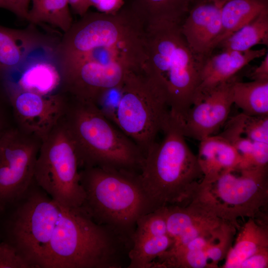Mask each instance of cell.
I'll list each match as a JSON object with an SVG mask.
<instances>
[{"label":"cell","mask_w":268,"mask_h":268,"mask_svg":"<svg viewBox=\"0 0 268 268\" xmlns=\"http://www.w3.org/2000/svg\"><path fill=\"white\" fill-rule=\"evenodd\" d=\"M133 239L61 206L43 268H128Z\"/></svg>","instance_id":"cell-1"},{"label":"cell","mask_w":268,"mask_h":268,"mask_svg":"<svg viewBox=\"0 0 268 268\" xmlns=\"http://www.w3.org/2000/svg\"><path fill=\"white\" fill-rule=\"evenodd\" d=\"M181 24L159 22L146 25L143 72L165 95L170 116L180 121L193 103L201 65L190 50Z\"/></svg>","instance_id":"cell-2"},{"label":"cell","mask_w":268,"mask_h":268,"mask_svg":"<svg viewBox=\"0 0 268 268\" xmlns=\"http://www.w3.org/2000/svg\"><path fill=\"white\" fill-rule=\"evenodd\" d=\"M163 138L146 152L139 179L153 210L187 204L203 178L197 156L171 116Z\"/></svg>","instance_id":"cell-3"},{"label":"cell","mask_w":268,"mask_h":268,"mask_svg":"<svg viewBox=\"0 0 268 268\" xmlns=\"http://www.w3.org/2000/svg\"><path fill=\"white\" fill-rule=\"evenodd\" d=\"M64 120L80 169L99 167L140 174L144 154L96 104L69 96Z\"/></svg>","instance_id":"cell-4"},{"label":"cell","mask_w":268,"mask_h":268,"mask_svg":"<svg viewBox=\"0 0 268 268\" xmlns=\"http://www.w3.org/2000/svg\"><path fill=\"white\" fill-rule=\"evenodd\" d=\"M85 199L81 208L98 224L133 239L138 219L154 211L139 174L99 167L79 170Z\"/></svg>","instance_id":"cell-5"},{"label":"cell","mask_w":268,"mask_h":268,"mask_svg":"<svg viewBox=\"0 0 268 268\" xmlns=\"http://www.w3.org/2000/svg\"><path fill=\"white\" fill-rule=\"evenodd\" d=\"M112 99L101 110L145 156L170 118L165 95L141 70L128 73Z\"/></svg>","instance_id":"cell-6"},{"label":"cell","mask_w":268,"mask_h":268,"mask_svg":"<svg viewBox=\"0 0 268 268\" xmlns=\"http://www.w3.org/2000/svg\"><path fill=\"white\" fill-rule=\"evenodd\" d=\"M145 31L130 4L112 14L88 11L64 33L53 54L66 56L103 47L145 55Z\"/></svg>","instance_id":"cell-7"},{"label":"cell","mask_w":268,"mask_h":268,"mask_svg":"<svg viewBox=\"0 0 268 268\" xmlns=\"http://www.w3.org/2000/svg\"><path fill=\"white\" fill-rule=\"evenodd\" d=\"M6 208L11 211L2 223L0 240L14 248L32 268H43L61 206L34 180L25 196Z\"/></svg>","instance_id":"cell-8"},{"label":"cell","mask_w":268,"mask_h":268,"mask_svg":"<svg viewBox=\"0 0 268 268\" xmlns=\"http://www.w3.org/2000/svg\"><path fill=\"white\" fill-rule=\"evenodd\" d=\"M79 170L76 148L63 117L42 141L34 180L62 207L80 208L85 194Z\"/></svg>","instance_id":"cell-9"},{"label":"cell","mask_w":268,"mask_h":268,"mask_svg":"<svg viewBox=\"0 0 268 268\" xmlns=\"http://www.w3.org/2000/svg\"><path fill=\"white\" fill-rule=\"evenodd\" d=\"M197 196L237 229L239 217H256L268 202V167L226 172L214 181H201Z\"/></svg>","instance_id":"cell-10"},{"label":"cell","mask_w":268,"mask_h":268,"mask_svg":"<svg viewBox=\"0 0 268 268\" xmlns=\"http://www.w3.org/2000/svg\"><path fill=\"white\" fill-rule=\"evenodd\" d=\"M41 143L16 126L0 140V212L19 201L31 186Z\"/></svg>","instance_id":"cell-11"},{"label":"cell","mask_w":268,"mask_h":268,"mask_svg":"<svg viewBox=\"0 0 268 268\" xmlns=\"http://www.w3.org/2000/svg\"><path fill=\"white\" fill-rule=\"evenodd\" d=\"M0 89L7 99L15 126L41 140L64 117L68 101L64 92L43 95L5 85Z\"/></svg>","instance_id":"cell-12"},{"label":"cell","mask_w":268,"mask_h":268,"mask_svg":"<svg viewBox=\"0 0 268 268\" xmlns=\"http://www.w3.org/2000/svg\"><path fill=\"white\" fill-rule=\"evenodd\" d=\"M164 208L167 233L174 241L169 249L184 246L198 238L219 237L234 225L220 217L196 193L187 204Z\"/></svg>","instance_id":"cell-13"},{"label":"cell","mask_w":268,"mask_h":268,"mask_svg":"<svg viewBox=\"0 0 268 268\" xmlns=\"http://www.w3.org/2000/svg\"><path fill=\"white\" fill-rule=\"evenodd\" d=\"M238 79H231L201 93L178 123L184 135L199 141L215 134L226 122L232 105V87Z\"/></svg>","instance_id":"cell-14"},{"label":"cell","mask_w":268,"mask_h":268,"mask_svg":"<svg viewBox=\"0 0 268 268\" xmlns=\"http://www.w3.org/2000/svg\"><path fill=\"white\" fill-rule=\"evenodd\" d=\"M223 1L204 0L189 4L180 25L190 50L201 67L219 44L222 29L220 8Z\"/></svg>","instance_id":"cell-15"},{"label":"cell","mask_w":268,"mask_h":268,"mask_svg":"<svg viewBox=\"0 0 268 268\" xmlns=\"http://www.w3.org/2000/svg\"><path fill=\"white\" fill-rule=\"evenodd\" d=\"M267 53L264 48L245 52L222 50L221 53L212 54L202 65L195 96L236 76L250 62L264 56Z\"/></svg>","instance_id":"cell-16"},{"label":"cell","mask_w":268,"mask_h":268,"mask_svg":"<svg viewBox=\"0 0 268 268\" xmlns=\"http://www.w3.org/2000/svg\"><path fill=\"white\" fill-rule=\"evenodd\" d=\"M200 141L198 160L202 181L210 183L222 174L238 169L241 158L233 144L221 134H213Z\"/></svg>","instance_id":"cell-17"},{"label":"cell","mask_w":268,"mask_h":268,"mask_svg":"<svg viewBox=\"0 0 268 268\" xmlns=\"http://www.w3.org/2000/svg\"><path fill=\"white\" fill-rule=\"evenodd\" d=\"M30 24L20 30L0 25V76L19 68L32 52L44 45V37Z\"/></svg>","instance_id":"cell-18"},{"label":"cell","mask_w":268,"mask_h":268,"mask_svg":"<svg viewBox=\"0 0 268 268\" xmlns=\"http://www.w3.org/2000/svg\"><path fill=\"white\" fill-rule=\"evenodd\" d=\"M15 71L20 72L17 78L0 79V85H12L43 95L63 92L61 74L54 62L38 60L28 64L22 72Z\"/></svg>","instance_id":"cell-19"},{"label":"cell","mask_w":268,"mask_h":268,"mask_svg":"<svg viewBox=\"0 0 268 268\" xmlns=\"http://www.w3.org/2000/svg\"><path fill=\"white\" fill-rule=\"evenodd\" d=\"M250 217L240 231L226 257L223 268H239L250 257L268 251V227L266 219Z\"/></svg>","instance_id":"cell-20"},{"label":"cell","mask_w":268,"mask_h":268,"mask_svg":"<svg viewBox=\"0 0 268 268\" xmlns=\"http://www.w3.org/2000/svg\"><path fill=\"white\" fill-rule=\"evenodd\" d=\"M189 4L188 0H132L130 5L145 25L159 22L181 24Z\"/></svg>","instance_id":"cell-21"},{"label":"cell","mask_w":268,"mask_h":268,"mask_svg":"<svg viewBox=\"0 0 268 268\" xmlns=\"http://www.w3.org/2000/svg\"><path fill=\"white\" fill-rule=\"evenodd\" d=\"M267 7L268 0L223 1L220 8L222 29L218 45L231 34L253 20Z\"/></svg>","instance_id":"cell-22"},{"label":"cell","mask_w":268,"mask_h":268,"mask_svg":"<svg viewBox=\"0 0 268 268\" xmlns=\"http://www.w3.org/2000/svg\"><path fill=\"white\" fill-rule=\"evenodd\" d=\"M268 44V7L233 32L217 46L222 50L245 52L257 44Z\"/></svg>","instance_id":"cell-23"},{"label":"cell","mask_w":268,"mask_h":268,"mask_svg":"<svg viewBox=\"0 0 268 268\" xmlns=\"http://www.w3.org/2000/svg\"><path fill=\"white\" fill-rule=\"evenodd\" d=\"M232 99L246 115L268 116V80L244 82L238 79L233 85Z\"/></svg>","instance_id":"cell-24"},{"label":"cell","mask_w":268,"mask_h":268,"mask_svg":"<svg viewBox=\"0 0 268 268\" xmlns=\"http://www.w3.org/2000/svg\"><path fill=\"white\" fill-rule=\"evenodd\" d=\"M27 21L34 25L47 24L64 33L73 24L67 0H31Z\"/></svg>","instance_id":"cell-25"},{"label":"cell","mask_w":268,"mask_h":268,"mask_svg":"<svg viewBox=\"0 0 268 268\" xmlns=\"http://www.w3.org/2000/svg\"><path fill=\"white\" fill-rule=\"evenodd\" d=\"M173 243V240L168 235H134L128 268H150L153 262L168 250Z\"/></svg>","instance_id":"cell-26"},{"label":"cell","mask_w":268,"mask_h":268,"mask_svg":"<svg viewBox=\"0 0 268 268\" xmlns=\"http://www.w3.org/2000/svg\"><path fill=\"white\" fill-rule=\"evenodd\" d=\"M134 234L146 236L168 235L164 207L141 216L137 221Z\"/></svg>","instance_id":"cell-27"},{"label":"cell","mask_w":268,"mask_h":268,"mask_svg":"<svg viewBox=\"0 0 268 268\" xmlns=\"http://www.w3.org/2000/svg\"><path fill=\"white\" fill-rule=\"evenodd\" d=\"M242 131L252 141L268 143V116H252L243 113Z\"/></svg>","instance_id":"cell-28"},{"label":"cell","mask_w":268,"mask_h":268,"mask_svg":"<svg viewBox=\"0 0 268 268\" xmlns=\"http://www.w3.org/2000/svg\"><path fill=\"white\" fill-rule=\"evenodd\" d=\"M0 268H32L12 246L0 239Z\"/></svg>","instance_id":"cell-29"},{"label":"cell","mask_w":268,"mask_h":268,"mask_svg":"<svg viewBox=\"0 0 268 268\" xmlns=\"http://www.w3.org/2000/svg\"><path fill=\"white\" fill-rule=\"evenodd\" d=\"M15 126L10 105L0 90V140L9 130Z\"/></svg>","instance_id":"cell-30"},{"label":"cell","mask_w":268,"mask_h":268,"mask_svg":"<svg viewBox=\"0 0 268 268\" xmlns=\"http://www.w3.org/2000/svg\"><path fill=\"white\" fill-rule=\"evenodd\" d=\"M31 0H0V8L7 9L18 18L27 20Z\"/></svg>","instance_id":"cell-31"},{"label":"cell","mask_w":268,"mask_h":268,"mask_svg":"<svg viewBox=\"0 0 268 268\" xmlns=\"http://www.w3.org/2000/svg\"><path fill=\"white\" fill-rule=\"evenodd\" d=\"M90 6L96 8L98 11L107 13H115L125 4L124 0H88Z\"/></svg>","instance_id":"cell-32"},{"label":"cell","mask_w":268,"mask_h":268,"mask_svg":"<svg viewBox=\"0 0 268 268\" xmlns=\"http://www.w3.org/2000/svg\"><path fill=\"white\" fill-rule=\"evenodd\" d=\"M268 251L256 254L244 261L239 268H267Z\"/></svg>","instance_id":"cell-33"},{"label":"cell","mask_w":268,"mask_h":268,"mask_svg":"<svg viewBox=\"0 0 268 268\" xmlns=\"http://www.w3.org/2000/svg\"><path fill=\"white\" fill-rule=\"evenodd\" d=\"M250 77L252 80H268V52L260 65L252 70L250 74Z\"/></svg>","instance_id":"cell-34"},{"label":"cell","mask_w":268,"mask_h":268,"mask_svg":"<svg viewBox=\"0 0 268 268\" xmlns=\"http://www.w3.org/2000/svg\"><path fill=\"white\" fill-rule=\"evenodd\" d=\"M69 6L80 17L88 11L90 5L88 0H67Z\"/></svg>","instance_id":"cell-35"},{"label":"cell","mask_w":268,"mask_h":268,"mask_svg":"<svg viewBox=\"0 0 268 268\" xmlns=\"http://www.w3.org/2000/svg\"><path fill=\"white\" fill-rule=\"evenodd\" d=\"M189 0V4H192V3H196V2H199V1H202V0ZM218 0L224 1L225 0Z\"/></svg>","instance_id":"cell-36"},{"label":"cell","mask_w":268,"mask_h":268,"mask_svg":"<svg viewBox=\"0 0 268 268\" xmlns=\"http://www.w3.org/2000/svg\"></svg>","instance_id":"cell-37"}]
</instances>
